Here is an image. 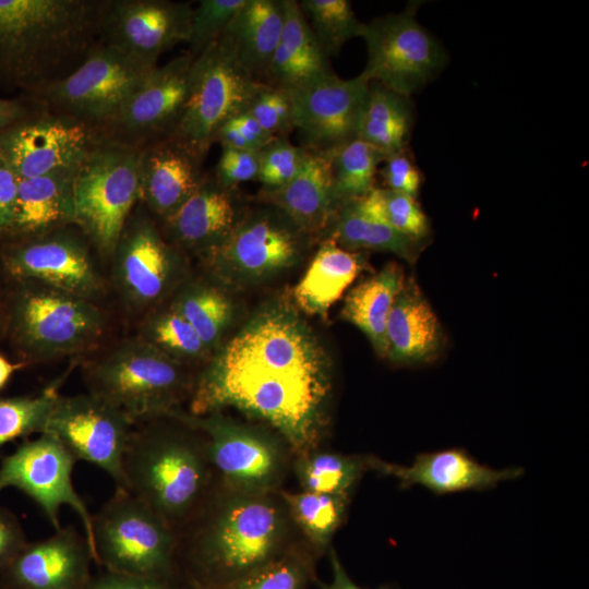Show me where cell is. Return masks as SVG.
Here are the masks:
<instances>
[{"mask_svg":"<svg viewBox=\"0 0 589 589\" xmlns=\"http://www.w3.org/2000/svg\"><path fill=\"white\" fill-rule=\"evenodd\" d=\"M191 393L190 413L236 408L269 424L297 455L321 441L332 393L330 364L297 315L272 309L219 349Z\"/></svg>","mask_w":589,"mask_h":589,"instance_id":"6da1fadb","label":"cell"},{"mask_svg":"<svg viewBox=\"0 0 589 589\" xmlns=\"http://www.w3.org/2000/svg\"><path fill=\"white\" fill-rule=\"evenodd\" d=\"M177 536L178 574L189 589L230 584L303 539L279 491H241L217 477Z\"/></svg>","mask_w":589,"mask_h":589,"instance_id":"7a4b0ae2","label":"cell"},{"mask_svg":"<svg viewBox=\"0 0 589 589\" xmlns=\"http://www.w3.org/2000/svg\"><path fill=\"white\" fill-rule=\"evenodd\" d=\"M107 0H0V85L28 96L74 71L100 40Z\"/></svg>","mask_w":589,"mask_h":589,"instance_id":"3957f363","label":"cell"},{"mask_svg":"<svg viewBox=\"0 0 589 589\" xmlns=\"http://www.w3.org/2000/svg\"><path fill=\"white\" fill-rule=\"evenodd\" d=\"M132 430L122 469L127 490L178 530L208 493L215 472L202 432L169 416Z\"/></svg>","mask_w":589,"mask_h":589,"instance_id":"277c9868","label":"cell"},{"mask_svg":"<svg viewBox=\"0 0 589 589\" xmlns=\"http://www.w3.org/2000/svg\"><path fill=\"white\" fill-rule=\"evenodd\" d=\"M140 152L99 137L74 173V226L105 255L140 201Z\"/></svg>","mask_w":589,"mask_h":589,"instance_id":"5b68a950","label":"cell"},{"mask_svg":"<svg viewBox=\"0 0 589 589\" xmlns=\"http://www.w3.org/2000/svg\"><path fill=\"white\" fill-rule=\"evenodd\" d=\"M93 540L107 570L179 584L177 530L127 489L93 515Z\"/></svg>","mask_w":589,"mask_h":589,"instance_id":"8992f818","label":"cell"},{"mask_svg":"<svg viewBox=\"0 0 589 589\" xmlns=\"http://www.w3.org/2000/svg\"><path fill=\"white\" fill-rule=\"evenodd\" d=\"M89 393L123 410L134 422L160 417L192 392L180 364L143 338L123 341L85 369Z\"/></svg>","mask_w":589,"mask_h":589,"instance_id":"52a82bcc","label":"cell"},{"mask_svg":"<svg viewBox=\"0 0 589 589\" xmlns=\"http://www.w3.org/2000/svg\"><path fill=\"white\" fill-rule=\"evenodd\" d=\"M176 418L202 432L214 472L224 484L248 492H276L292 466L293 453L281 436L232 422L212 412L202 416L179 409Z\"/></svg>","mask_w":589,"mask_h":589,"instance_id":"ba28073f","label":"cell"},{"mask_svg":"<svg viewBox=\"0 0 589 589\" xmlns=\"http://www.w3.org/2000/svg\"><path fill=\"white\" fill-rule=\"evenodd\" d=\"M11 315L19 348L34 360L82 352L104 335L105 318L92 300L36 284H24Z\"/></svg>","mask_w":589,"mask_h":589,"instance_id":"9c48e42d","label":"cell"},{"mask_svg":"<svg viewBox=\"0 0 589 589\" xmlns=\"http://www.w3.org/2000/svg\"><path fill=\"white\" fill-rule=\"evenodd\" d=\"M154 68L99 40L70 74L23 97L97 131Z\"/></svg>","mask_w":589,"mask_h":589,"instance_id":"30bf717a","label":"cell"},{"mask_svg":"<svg viewBox=\"0 0 589 589\" xmlns=\"http://www.w3.org/2000/svg\"><path fill=\"white\" fill-rule=\"evenodd\" d=\"M257 83L218 38L193 61L184 108L171 135L205 159L219 128L245 109Z\"/></svg>","mask_w":589,"mask_h":589,"instance_id":"8fae6325","label":"cell"},{"mask_svg":"<svg viewBox=\"0 0 589 589\" xmlns=\"http://www.w3.org/2000/svg\"><path fill=\"white\" fill-rule=\"evenodd\" d=\"M419 2L364 23L366 63L361 74L411 97L444 70L448 55L416 16Z\"/></svg>","mask_w":589,"mask_h":589,"instance_id":"7c38bea8","label":"cell"},{"mask_svg":"<svg viewBox=\"0 0 589 589\" xmlns=\"http://www.w3.org/2000/svg\"><path fill=\"white\" fill-rule=\"evenodd\" d=\"M8 274L23 284H36L94 300L104 280L87 238L64 227L43 235L13 239L2 250Z\"/></svg>","mask_w":589,"mask_h":589,"instance_id":"4fadbf2b","label":"cell"},{"mask_svg":"<svg viewBox=\"0 0 589 589\" xmlns=\"http://www.w3.org/2000/svg\"><path fill=\"white\" fill-rule=\"evenodd\" d=\"M23 118L0 132V154L20 179L76 171L99 140L93 127L34 104Z\"/></svg>","mask_w":589,"mask_h":589,"instance_id":"5bb4252c","label":"cell"},{"mask_svg":"<svg viewBox=\"0 0 589 589\" xmlns=\"http://www.w3.org/2000/svg\"><path fill=\"white\" fill-rule=\"evenodd\" d=\"M194 59L184 52L151 70L117 112L97 129L99 136L141 149L171 135L184 108Z\"/></svg>","mask_w":589,"mask_h":589,"instance_id":"9a60e30c","label":"cell"},{"mask_svg":"<svg viewBox=\"0 0 589 589\" xmlns=\"http://www.w3.org/2000/svg\"><path fill=\"white\" fill-rule=\"evenodd\" d=\"M135 422L94 394L59 397L44 433L56 436L77 459L106 471L127 489L122 460Z\"/></svg>","mask_w":589,"mask_h":589,"instance_id":"2e32d148","label":"cell"},{"mask_svg":"<svg viewBox=\"0 0 589 589\" xmlns=\"http://www.w3.org/2000/svg\"><path fill=\"white\" fill-rule=\"evenodd\" d=\"M77 459L53 435L39 437L20 445L4 457L0 466V491L13 486L33 498L44 510L56 530L60 529L59 512L69 505L82 520L96 563L93 540V515L76 492L72 471Z\"/></svg>","mask_w":589,"mask_h":589,"instance_id":"e0dca14e","label":"cell"},{"mask_svg":"<svg viewBox=\"0 0 589 589\" xmlns=\"http://www.w3.org/2000/svg\"><path fill=\"white\" fill-rule=\"evenodd\" d=\"M369 83L361 73L349 80L334 73L291 91L299 146L329 154L358 139Z\"/></svg>","mask_w":589,"mask_h":589,"instance_id":"ac0fdd59","label":"cell"},{"mask_svg":"<svg viewBox=\"0 0 589 589\" xmlns=\"http://www.w3.org/2000/svg\"><path fill=\"white\" fill-rule=\"evenodd\" d=\"M193 8L170 0H107L100 41L145 64L188 43Z\"/></svg>","mask_w":589,"mask_h":589,"instance_id":"d6986e66","label":"cell"},{"mask_svg":"<svg viewBox=\"0 0 589 589\" xmlns=\"http://www.w3.org/2000/svg\"><path fill=\"white\" fill-rule=\"evenodd\" d=\"M268 205L242 216L223 242L205 252L213 266L255 277L277 272L299 256L311 235Z\"/></svg>","mask_w":589,"mask_h":589,"instance_id":"ffe728a7","label":"cell"},{"mask_svg":"<svg viewBox=\"0 0 589 589\" xmlns=\"http://www.w3.org/2000/svg\"><path fill=\"white\" fill-rule=\"evenodd\" d=\"M112 257L117 285L135 308L158 302L175 279L177 254L141 212L133 211L130 215Z\"/></svg>","mask_w":589,"mask_h":589,"instance_id":"44dd1931","label":"cell"},{"mask_svg":"<svg viewBox=\"0 0 589 589\" xmlns=\"http://www.w3.org/2000/svg\"><path fill=\"white\" fill-rule=\"evenodd\" d=\"M92 562L86 537L69 526L27 542L1 574L9 589H87Z\"/></svg>","mask_w":589,"mask_h":589,"instance_id":"7402d4cb","label":"cell"},{"mask_svg":"<svg viewBox=\"0 0 589 589\" xmlns=\"http://www.w3.org/2000/svg\"><path fill=\"white\" fill-rule=\"evenodd\" d=\"M366 466L380 474L396 478L400 489L419 484L437 495L493 489L500 482L517 479L524 472L518 467L493 469L477 461L462 448L419 454L410 466L366 456Z\"/></svg>","mask_w":589,"mask_h":589,"instance_id":"603a6c76","label":"cell"},{"mask_svg":"<svg viewBox=\"0 0 589 589\" xmlns=\"http://www.w3.org/2000/svg\"><path fill=\"white\" fill-rule=\"evenodd\" d=\"M203 161L172 135L145 145L140 152V202L166 220L205 180Z\"/></svg>","mask_w":589,"mask_h":589,"instance_id":"cb8c5ba5","label":"cell"},{"mask_svg":"<svg viewBox=\"0 0 589 589\" xmlns=\"http://www.w3.org/2000/svg\"><path fill=\"white\" fill-rule=\"evenodd\" d=\"M261 199L279 208L309 235L327 228L340 206L328 156L306 149L294 178L279 189L262 190Z\"/></svg>","mask_w":589,"mask_h":589,"instance_id":"d4e9b609","label":"cell"},{"mask_svg":"<svg viewBox=\"0 0 589 589\" xmlns=\"http://www.w3.org/2000/svg\"><path fill=\"white\" fill-rule=\"evenodd\" d=\"M385 338L386 358L398 364L431 362L444 347L440 321L413 278L405 280L395 299Z\"/></svg>","mask_w":589,"mask_h":589,"instance_id":"484cf974","label":"cell"},{"mask_svg":"<svg viewBox=\"0 0 589 589\" xmlns=\"http://www.w3.org/2000/svg\"><path fill=\"white\" fill-rule=\"evenodd\" d=\"M236 189L221 187L207 173L201 187L166 220L175 241L204 252L223 242L240 221Z\"/></svg>","mask_w":589,"mask_h":589,"instance_id":"4316f807","label":"cell"},{"mask_svg":"<svg viewBox=\"0 0 589 589\" xmlns=\"http://www.w3.org/2000/svg\"><path fill=\"white\" fill-rule=\"evenodd\" d=\"M284 27L264 83L293 91L335 72L330 58L309 26L299 1L284 0Z\"/></svg>","mask_w":589,"mask_h":589,"instance_id":"83f0119b","label":"cell"},{"mask_svg":"<svg viewBox=\"0 0 589 589\" xmlns=\"http://www.w3.org/2000/svg\"><path fill=\"white\" fill-rule=\"evenodd\" d=\"M74 173L64 171L20 179L8 237L27 238L74 225Z\"/></svg>","mask_w":589,"mask_h":589,"instance_id":"f1b7e54d","label":"cell"},{"mask_svg":"<svg viewBox=\"0 0 589 589\" xmlns=\"http://www.w3.org/2000/svg\"><path fill=\"white\" fill-rule=\"evenodd\" d=\"M284 20V0H245L219 37L256 82L265 81Z\"/></svg>","mask_w":589,"mask_h":589,"instance_id":"f546056e","label":"cell"},{"mask_svg":"<svg viewBox=\"0 0 589 589\" xmlns=\"http://www.w3.org/2000/svg\"><path fill=\"white\" fill-rule=\"evenodd\" d=\"M362 268L363 259L359 253L347 251L328 238L296 286V303L310 315H326Z\"/></svg>","mask_w":589,"mask_h":589,"instance_id":"4dcf8cb0","label":"cell"},{"mask_svg":"<svg viewBox=\"0 0 589 589\" xmlns=\"http://www.w3.org/2000/svg\"><path fill=\"white\" fill-rule=\"evenodd\" d=\"M405 280L400 265L390 262L352 288L341 309V317L357 326L382 357H386L387 318Z\"/></svg>","mask_w":589,"mask_h":589,"instance_id":"1f68e13d","label":"cell"},{"mask_svg":"<svg viewBox=\"0 0 589 589\" xmlns=\"http://www.w3.org/2000/svg\"><path fill=\"white\" fill-rule=\"evenodd\" d=\"M414 123L411 97L370 82L358 139L387 156L407 149Z\"/></svg>","mask_w":589,"mask_h":589,"instance_id":"d6a6232c","label":"cell"},{"mask_svg":"<svg viewBox=\"0 0 589 589\" xmlns=\"http://www.w3.org/2000/svg\"><path fill=\"white\" fill-rule=\"evenodd\" d=\"M333 224L329 238L342 248L388 251L409 263L418 259L424 242L409 238L388 224L363 214L353 200L340 204Z\"/></svg>","mask_w":589,"mask_h":589,"instance_id":"836d02e7","label":"cell"},{"mask_svg":"<svg viewBox=\"0 0 589 589\" xmlns=\"http://www.w3.org/2000/svg\"><path fill=\"white\" fill-rule=\"evenodd\" d=\"M291 469L302 491L350 498L368 466L366 456L314 448L293 455Z\"/></svg>","mask_w":589,"mask_h":589,"instance_id":"e575fe53","label":"cell"},{"mask_svg":"<svg viewBox=\"0 0 589 589\" xmlns=\"http://www.w3.org/2000/svg\"><path fill=\"white\" fill-rule=\"evenodd\" d=\"M279 494L305 542L320 557L346 519L349 498L339 495L280 489Z\"/></svg>","mask_w":589,"mask_h":589,"instance_id":"d590c367","label":"cell"},{"mask_svg":"<svg viewBox=\"0 0 589 589\" xmlns=\"http://www.w3.org/2000/svg\"><path fill=\"white\" fill-rule=\"evenodd\" d=\"M326 155L340 204L369 193L374 188L380 164L387 157L384 152L360 139L347 142Z\"/></svg>","mask_w":589,"mask_h":589,"instance_id":"8d00e7d4","label":"cell"},{"mask_svg":"<svg viewBox=\"0 0 589 589\" xmlns=\"http://www.w3.org/2000/svg\"><path fill=\"white\" fill-rule=\"evenodd\" d=\"M318 556L302 539L269 564L215 589H309L315 582Z\"/></svg>","mask_w":589,"mask_h":589,"instance_id":"74e56055","label":"cell"},{"mask_svg":"<svg viewBox=\"0 0 589 589\" xmlns=\"http://www.w3.org/2000/svg\"><path fill=\"white\" fill-rule=\"evenodd\" d=\"M300 9L322 49L330 58L352 38L361 37V22L348 0H302Z\"/></svg>","mask_w":589,"mask_h":589,"instance_id":"f35d334b","label":"cell"},{"mask_svg":"<svg viewBox=\"0 0 589 589\" xmlns=\"http://www.w3.org/2000/svg\"><path fill=\"white\" fill-rule=\"evenodd\" d=\"M173 308L189 322L207 349L217 342L231 314L226 297L204 285L185 289Z\"/></svg>","mask_w":589,"mask_h":589,"instance_id":"ab89813d","label":"cell"},{"mask_svg":"<svg viewBox=\"0 0 589 589\" xmlns=\"http://www.w3.org/2000/svg\"><path fill=\"white\" fill-rule=\"evenodd\" d=\"M59 397L55 383L36 396L0 399V446L32 433H44Z\"/></svg>","mask_w":589,"mask_h":589,"instance_id":"60d3db41","label":"cell"},{"mask_svg":"<svg viewBox=\"0 0 589 589\" xmlns=\"http://www.w3.org/2000/svg\"><path fill=\"white\" fill-rule=\"evenodd\" d=\"M141 338L178 363L199 359L207 350L193 327L173 306L151 316Z\"/></svg>","mask_w":589,"mask_h":589,"instance_id":"b9f144b4","label":"cell"},{"mask_svg":"<svg viewBox=\"0 0 589 589\" xmlns=\"http://www.w3.org/2000/svg\"><path fill=\"white\" fill-rule=\"evenodd\" d=\"M244 110L274 136H287L294 130L290 89L257 83Z\"/></svg>","mask_w":589,"mask_h":589,"instance_id":"7bdbcfd3","label":"cell"},{"mask_svg":"<svg viewBox=\"0 0 589 589\" xmlns=\"http://www.w3.org/2000/svg\"><path fill=\"white\" fill-rule=\"evenodd\" d=\"M245 0H201L193 9L189 53L196 58L218 40Z\"/></svg>","mask_w":589,"mask_h":589,"instance_id":"ee69618b","label":"cell"},{"mask_svg":"<svg viewBox=\"0 0 589 589\" xmlns=\"http://www.w3.org/2000/svg\"><path fill=\"white\" fill-rule=\"evenodd\" d=\"M304 148L293 145L287 136H276L259 151L257 181L264 191L276 190L290 182L297 175Z\"/></svg>","mask_w":589,"mask_h":589,"instance_id":"f6af8a7d","label":"cell"},{"mask_svg":"<svg viewBox=\"0 0 589 589\" xmlns=\"http://www.w3.org/2000/svg\"><path fill=\"white\" fill-rule=\"evenodd\" d=\"M384 217L396 231L425 241L430 223L416 197L383 188Z\"/></svg>","mask_w":589,"mask_h":589,"instance_id":"bcb514c9","label":"cell"},{"mask_svg":"<svg viewBox=\"0 0 589 589\" xmlns=\"http://www.w3.org/2000/svg\"><path fill=\"white\" fill-rule=\"evenodd\" d=\"M259 166V152L225 146L213 176L221 187L237 189L241 183L257 180Z\"/></svg>","mask_w":589,"mask_h":589,"instance_id":"7dc6e473","label":"cell"},{"mask_svg":"<svg viewBox=\"0 0 589 589\" xmlns=\"http://www.w3.org/2000/svg\"><path fill=\"white\" fill-rule=\"evenodd\" d=\"M383 163L381 175L386 185L385 189L417 199L422 177L418 167L408 156L407 149L388 155Z\"/></svg>","mask_w":589,"mask_h":589,"instance_id":"c3c4849f","label":"cell"},{"mask_svg":"<svg viewBox=\"0 0 589 589\" xmlns=\"http://www.w3.org/2000/svg\"><path fill=\"white\" fill-rule=\"evenodd\" d=\"M87 589H181L178 582L105 570L92 577Z\"/></svg>","mask_w":589,"mask_h":589,"instance_id":"681fc988","label":"cell"},{"mask_svg":"<svg viewBox=\"0 0 589 589\" xmlns=\"http://www.w3.org/2000/svg\"><path fill=\"white\" fill-rule=\"evenodd\" d=\"M20 178L0 154V237H8L14 217Z\"/></svg>","mask_w":589,"mask_h":589,"instance_id":"f907efd6","label":"cell"},{"mask_svg":"<svg viewBox=\"0 0 589 589\" xmlns=\"http://www.w3.org/2000/svg\"><path fill=\"white\" fill-rule=\"evenodd\" d=\"M26 543L19 520L0 507V573L9 566Z\"/></svg>","mask_w":589,"mask_h":589,"instance_id":"816d5d0a","label":"cell"},{"mask_svg":"<svg viewBox=\"0 0 589 589\" xmlns=\"http://www.w3.org/2000/svg\"><path fill=\"white\" fill-rule=\"evenodd\" d=\"M230 120L245 139L252 151H261L276 137L268 133L256 119L245 110L232 116Z\"/></svg>","mask_w":589,"mask_h":589,"instance_id":"f5cc1de1","label":"cell"},{"mask_svg":"<svg viewBox=\"0 0 589 589\" xmlns=\"http://www.w3.org/2000/svg\"><path fill=\"white\" fill-rule=\"evenodd\" d=\"M328 555L333 575L332 580L328 584H325L316 579L315 584L320 587V589H364L359 587L351 580L333 548H329ZM378 589L393 588L388 586H382Z\"/></svg>","mask_w":589,"mask_h":589,"instance_id":"db71d44e","label":"cell"},{"mask_svg":"<svg viewBox=\"0 0 589 589\" xmlns=\"http://www.w3.org/2000/svg\"><path fill=\"white\" fill-rule=\"evenodd\" d=\"M32 108V103L25 97L12 99L0 97V132L25 117Z\"/></svg>","mask_w":589,"mask_h":589,"instance_id":"11a10c76","label":"cell"},{"mask_svg":"<svg viewBox=\"0 0 589 589\" xmlns=\"http://www.w3.org/2000/svg\"><path fill=\"white\" fill-rule=\"evenodd\" d=\"M21 368V364H15L0 354V389L5 386L14 372Z\"/></svg>","mask_w":589,"mask_h":589,"instance_id":"9f6ffc18","label":"cell"}]
</instances>
